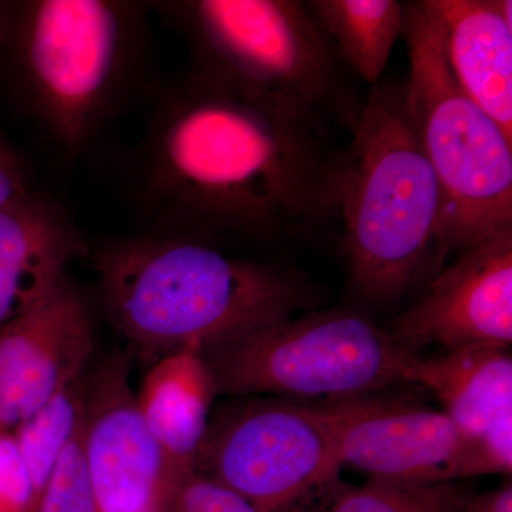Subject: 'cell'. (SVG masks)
Segmentation results:
<instances>
[{"label":"cell","instance_id":"obj_14","mask_svg":"<svg viewBox=\"0 0 512 512\" xmlns=\"http://www.w3.org/2000/svg\"><path fill=\"white\" fill-rule=\"evenodd\" d=\"M458 86L512 137L511 0H429Z\"/></svg>","mask_w":512,"mask_h":512},{"label":"cell","instance_id":"obj_19","mask_svg":"<svg viewBox=\"0 0 512 512\" xmlns=\"http://www.w3.org/2000/svg\"><path fill=\"white\" fill-rule=\"evenodd\" d=\"M460 487L370 478L362 487L339 490L319 512H446Z\"/></svg>","mask_w":512,"mask_h":512},{"label":"cell","instance_id":"obj_3","mask_svg":"<svg viewBox=\"0 0 512 512\" xmlns=\"http://www.w3.org/2000/svg\"><path fill=\"white\" fill-rule=\"evenodd\" d=\"M151 2H3L0 63L53 146L82 153L131 100L153 89Z\"/></svg>","mask_w":512,"mask_h":512},{"label":"cell","instance_id":"obj_25","mask_svg":"<svg viewBox=\"0 0 512 512\" xmlns=\"http://www.w3.org/2000/svg\"><path fill=\"white\" fill-rule=\"evenodd\" d=\"M446 512H512V485L505 483L481 494H468L460 488Z\"/></svg>","mask_w":512,"mask_h":512},{"label":"cell","instance_id":"obj_20","mask_svg":"<svg viewBox=\"0 0 512 512\" xmlns=\"http://www.w3.org/2000/svg\"><path fill=\"white\" fill-rule=\"evenodd\" d=\"M83 439L84 424L57 461L35 512H100L87 470Z\"/></svg>","mask_w":512,"mask_h":512},{"label":"cell","instance_id":"obj_26","mask_svg":"<svg viewBox=\"0 0 512 512\" xmlns=\"http://www.w3.org/2000/svg\"><path fill=\"white\" fill-rule=\"evenodd\" d=\"M3 37V2H0V43Z\"/></svg>","mask_w":512,"mask_h":512},{"label":"cell","instance_id":"obj_16","mask_svg":"<svg viewBox=\"0 0 512 512\" xmlns=\"http://www.w3.org/2000/svg\"><path fill=\"white\" fill-rule=\"evenodd\" d=\"M404 382L436 394L443 412L466 436L512 414V359L507 349L470 348L437 357L410 356Z\"/></svg>","mask_w":512,"mask_h":512},{"label":"cell","instance_id":"obj_24","mask_svg":"<svg viewBox=\"0 0 512 512\" xmlns=\"http://www.w3.org/2000/svg\"><path fill=\"white\" fill-rule=\"evenodd\" d=\"M32 192L22 161L0 140V210Z\"/></svg>","mask_w":512,"mask_h":512},{"label":"cell","instance_id":"obj_4","mask_svg":"<svg viewBox=\"0 0 512 512\" xmlns=\"http://www.w3.org/2000/svg\"><path fill=\"white\" fill-rule=\"evenodd\" d=\"M342 160L339 218L350 284L390 302L439 268L444 201L407 109L404 84L384 80L362 104Z\"/></svg>","mask_w":512,"mask_h":512},{"label":"cell","instance_id":"obj_23","mask_svg":"<svg viewBox=\"0 0 512 512\" xmlns=\"http://www.w3.org/2000/svg\"><path fill=\"white\" fill-rule=\"evenodd\" d=\"M37 498L13 434H0V512H35Z\"/></svg>","mask_w":512,"mask_h":512},{"label":"cell","instance_id":"obj_15","mask_svg":"<svg viewBox=\"0 0 512 512\" xmlns=\"http://www.w3.org/2000/svg\"><path fill=\"white\" fill-rule=\"evenodd\" d=\"M215 394L210 370L192 350L161 357L144 377L138 407L167 458L170 474L195 468L210 430Z\"/></svg>","mask_w":512,"mask_h":512},{"label":"cell","instance_id":"obj_6","mask_svg":"<svg viewBox=\"0 0 512 512\" xmlns=\"http://www.w3.org/2000/svg\"><path fill=\"white\" fill-rule=\"evenodd\" d=\"M407 109L444 201L439 268L453 252L512 229V137L458 86L429 0L404 3Z\"/></svg>","mask_w":512,"mask_h":512},{"label":"cell","instance_id":"obj_5","mask_svg":"<svg viewBox=\"0 0 512 512\" xmlns=\"http://www.w3.org/2000/svg\"><path fill=\"white\" fill-rule=\"evenodd\" d=\"M187 40L192 72L238 96L326 131L330 117L356 126L335 47L305 2H151Z\"/></svg>","mask_w":512,"mask_h":512},{"label":"cell","instance_id":"obj_9","mask_svg":"<svg viewBox=\"0 0 512 512\" xmlns=\"http://www.w3.org/2000/svg\"><path fill=\"white\" fill-rule=\"evenodd\" d=\"M412 350L508 349L512 343V229L460 252L393 323Z\"/></svg>","mask_w":512,"mask_h":512},{"label":"cell","instance_id":"obj_2","mask_svg":"<svg viewBox=\"0 0 512 512\" xmlns=\"http://www.w3.org/2000/svg\"><path fill=\"white\" fill-rule=\"evenodd\" d=\"M92 258L111 325L157 360L200 352L313 305L311 286L291 269L234 258L197 239H110Z\"/></svg>","mask_w":512,"mask_h":512},{"label":"cell","instance_id":"obj_13","mask_svg":"<svg viewBox=\"0 0 512 512\" xmlns=\"http://www.w3.org/2000/svg\"><path fill=\"white\" fill-rule=\"evenodd\" d=\"M90 247L69 212L29 192L0 210V328L55 288L64 269Z\"/></svg>","mask_w":512,"mask_h":512},{"label":"cell","instance_id":"obj_1","mask_svg":"<svg viewBox=\"0 0 512 512\" xmlns=\"http://www.w3.org/2000/svg\"><path fill=\"white\" fill-rule=\"evenodd\" d=\"M148 96L133 165L147 234L269 241L339 218L343 154L326 131L190 69Z\"/></svg>","mask_w":512,"mask_h":512},{"label":"cell","instance_id":"obj_21","mask_svg":"<svg viewBox=\"0 0 512 512\" xmlns=\"http://www.w3.org/2000/svg\"><path fill=\"white\" fill-rule=\"evenodd\" d=\"M158 512L261 511L231 488L187 468L170 474Z\"/></svg>","mask_w":512,"mask_h":512},{"label":"cell","instance_id":"obj_18","mask_svg":"<svg viewBox=\"0 0 512 512\" xmlns=\"http://www.w3.org/2000/svg\"><path fill=\"white\" fill-rule=\"evenodd\" d=\"M87 376H80L13 431L37 501L57 461L86 421Z\"/></svg>","mask_w":512,"mask_h":512},{"label":"cell","instance_id":"obj_12","mask_svg":"<svg viewBox=\"0 0 512 512\" xmlns=\"http://www.w3.org/2000/svg\"><path fill=\"white\" fill-rule=\"evenodd\" d=\"M319 410L343 466L397 483L457 480L466 434L446 413L367 396L333 400Z\"/></svg>","mask_w":512,"mask_h":512},{"label":"cell","instance_id":"obj_27","mask_svg":"<svg viewBox=\"0 0 512 512\" xmlns=\"http://www.w3.org/2000/svg\"><path fill=\"white\" fill-rule=\"evenodd\" d=\"M151 512H158V508H157V510H154V511H151Z\"/></svg>","mask_w":512,"mask_h":512},{"label":"cell","instance_id":"obj_22","mask_svg":"<svg viewBox=\"0 0 512 512\" xmlns=\"http://www.w3.org/2000/svg\"><path fill=\"white\" fill-rule=\"evenodd\" d=\"M512 471V414L501 417L490 427L466 436V446L458 463L457 480L508 474Z\"/></svg>","mask_w":512,"mask_h":512},{"label":"cell","instance_id":"obj_11","mask_svg":"<svg viewBox=\"0 0 512 512\" xmlns=\"http://www.w3.org/2000/svg\"><path fill=\"white\" fill-rule=\"evenodd\" d=\"M84 457L100 512H151L170 467L130 386V360L114 353L87 377Z\"/></svg>","mask_w":512,"mask_h":512},{"label":"cell","instance_id":"obj_10","mask_svg":"<svg viewBox=\"0 0 512 512\" xmlns=\"http://www.w3.org/2000/svg\"><path fill=\"white\" fill-rule=\"evenodd\" d=\"M94 332L82 292L66 278L0 328V434H12L84 375Z\"/></svg>","mask_w":512,"mask_h":512},{"label":"cell","instance_id":"obj_7","mask_svg":"<svg viewBox=\"0 0 512 512\" xmlns=\"http://www.w3.org/2000/svg\"><path fill=\"white\" fill-rule=\"evenodd\" d=\"M217 393L333 400L404 383L414 352L355 312H309L200 350Z\"/></svg>","mask_w":512,"mask_h":512},{"label":"cell","instance_id":"obj_8","mask_svg":"<svg viewBox=\"0 0 512 512\" xmlns=\"http://www.w3.org/2000/svg\"><path fill=\"white\" fill-rule=\"evenodd\" d=\"M343 463L319 407L258 400L208 430L195 470L261 512H313Z\"/></svg>","mask_w":512,"mask_h":512},{"label":"cell","instance_id":"obj_17","mask_svg":"<svg viewBox=\"0 0 512 512\" xmlns=\"http://www.w3.org/2000/svg\"><path fill=\"white\" fill-rule=\"evenodd\" d=\"M340 59L370 87L402 37L404 3L396 0H311L305 2Z\"/></svg>","mask_w":512,"mask_h":512}]
</instances>
